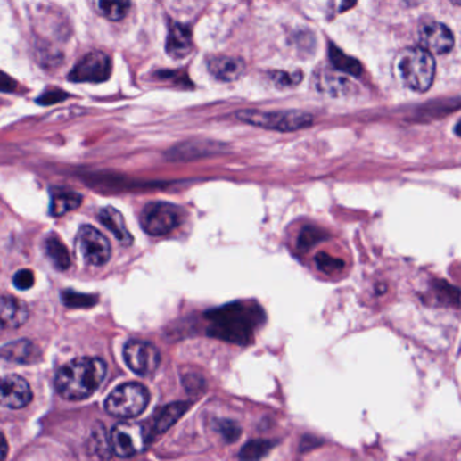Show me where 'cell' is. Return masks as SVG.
Masks as SVG:
<instances>
[{
	"mask_svg": "<svg viewBox=\"0 0 461 461\" xmlns=\"http://www.w3.org/2000/svg\"><path fill=\"white\" fill-rule=\"evenodd\" d=\"M207 335L237 345L251 344L256 329L266 321L263 309L255 302H232L206 313Z\"/></svg>",
	"mask_w": 461,
	"mask_h": 461,
	"instance_id": "1",
	"label": "cell"
},
{
	"mask_svg": "<svg viewBox=\"0 0 461 461\" xmlns=\"http://www.w3.org/2000/svg\"><path fill=\"white\" fill-rule=\"evenodd\" d=\"M107 366L102 358H78L59 369L56 389L68 400L90 398L104 381Z\"/></svg>",
	"mask_w": 461,
	"mask_h": 461,
	"instance_id": "2",
	"label": "cell"
},
{
	"mask_svg": "<svg viewBox=\"0 0 461 461\" xmlns=\"http://www.w3.org/2000/svg\"><path fill=\"white\" fill-rule=\"evenodd\" d=\"M395 78L405 87L416 93H425L433 84L436 75V62L425 49H403L394 62Z\"/></svg>",
	"mask_w": 461,
	"mask_h": 461,
	"instance_id": "3",
	"label": "cell"
},
{
	"mask_svg": "<svg viewBox=\"0 0 461 461\" xmlns=\"http://www.w3.org/2000/svg\"><path fill=\"white\" fill-rule=\"evenodd\" d=\"M237 117L249 125L259 126L263 129L277 132H297L313 125V115L308 112L295 111H259V110H243Z\"/></svg>",
	"mask_w": 461,
	"mask_h": 461,
	"instance_id": "4",
	"label": "cell"
},
{
	"mask_svg": "<svg viewBox=\"0 0 461 461\" xmlns=\"http://www.w3.org/2000/svg\"><path fill=\"white\" fill-rule=\"evenodd\" d=\"M151 395L140 383H126L117 387L104 402L106 411L117 418H136L148 407Z\"/></svg>",
	"mask_w": 461,
	"mask_h": 461,
	"instance_id": "5",
	"label": "cell"
},
{
	"mask_svg": "<svg viewBox=\"0 0 461 461\" xmlns=\"http://www.w3.org/2000/svg\"><path fill=\"white\" fill-rule=\"evenodd\" d=\"M182 222V210L167 202L146 204L141 216V226L151 235H164L177 229Z\"/></svg>",
	"mask_w": 461,
	"mask_h": 461,
	"instance_id": "6",
	"label": "cell"
},
{
	"mask_svg": "<svg viewBox=\"0 0 461 461\" xmlns=\"http://www.w3.org/2000/svg\"><path fill=\"white\" fill-rule=\"evenodd\" d=\"M76 243L81 258L90 266L102 267L110 260L111 246L107 238L95 227H81L78 230Z\"/></svg>",
	"mask_w": 461,
	"mask_h": 461,
	"instance_id": "7",
	"label": "cell"
},
{
	"mask_svg": "<svg viewBox=\"0 0 461 461\" xmlns=\"http://www.w3.org/2000/svg\"><path fill=\"white\" fill-rule=\"evenodd\" d=\"M111 75V59L103 52H91L76 62L70 72L73 83H102Z\"/></svg>",
	"mask_w": 461,
	"mask_h": 461,
	"instance_id": "8",
	"label": "cell"
},
{
	"mask_svg": "<svg viewBox=\"0 0 461 461\" xmlns=\"http://www.w3.org/2000/svg\"><path fill=\"white\" fill-rule=\"evenodd\" d=\"M146 431L135 424H118L110 434L111 450L119 457H132L145 448Z\"/></svg>",
	"mask_w": 461,
	"mask_h": 461,
	"instance_id": "9",
	"label": "cell"
},
{
	"mask_svg": "<svg viewBox=\"0 0 461 461\" xmlns=\"http://www.w3.org/2000/svg\"><path fill=\"white\" fill-rule=\"evenodd\" d=\"M123 358L135 374L149 376L159 368L161 356L151 342H129L123 350Z\"/></svg>",
	"mask_w": 461,
	"mask_h": 461,
	"instance_id": "10",
	"label": "cell"
},
{
	"mask_svg": "<svg viewBox=\"0 0 461 461\" xmlns=\"http://www.w3.org/2000/svg\"><path fill=\"white\" fill-rule=\"evenodd\" d=\"M33 399L30 386L18 375L0 377V406L7 408L26 407Z\"/></svg>",
	"mask_w": 461,
	"mask_h": 461,
	"instance_id": "11",
	"label": "cell"
},
{
	"mask_svg": "<svg viewBox=\"0 0 461 461\" xmlns=\"http://www.w3.org/2000/svg\"><path fill=\"white\" fill-rule=\"evenodd\" d=\"M419 42L429 54H445L452 51L455 38L444 23L429 22L419 28Z\"/></svg>",
	"mask_w": 461,
	"mask_h": 461,
	"instance_id": "12",
	"label": "cell"
},
{
	"mask_svg": "<svg viewBox=\"0 0 461 461\" xmlns=\"http://www.w3.org/2000/svg\"><path fill=\"white\" fill-rule=\"evenodd\" d=\"M314 86L318 93L330 96H345L355 88L347 78L332 70H319L314 76Z\"/></svg>",
	"mask_w": 461,
	"mask_h": 461,
	"instance_id": "13",
	"label": "cell"
},
{
	"mask_svg": "<svg viewBox=\"0 0 461 461\" xmlns=\"http://www.w3.org/2000/svg\"><path fill=\"white\" fill-rule=\"evenodd\" d=\"M28 317L29 309L25 302L14 297L0 298V330L20 327Z\"/></svg>",
	"mask_w": 461,
	"mask_h": 461,
	"instance_id": "14",
	"label": "cell"
},
{
	"mask_svg": "<svg viewBox=\"0 0 461 461\" xmlns=\"http://www.w3.org/2000/svg\"><path fill=\"white\" fill-rule=\"evenodd\" d=\"M193 49V34L187 26L172 22L167 37V54L174 59H183Z\"/></svg>",
	"mask_w": 461,
	"mask_h": 461,
	"instance_id": "15",
	"label": "cell"
},
{
	"mask_svg": "<svg viewBox=\"0 0 461 461\" xmlns=\"http://www.w3.org/2000/svg\"><path fill=\"white\" fill-rule=\"evenodd\" d=\"M207 70L222 81H235L245 70V62L237 57L214 56L207 62Z\"/></svg>",
	"mask_w": 461,
	"mask_h": 461,
	"instance_id": "16",
	"label": "cell"
},
{
	"mask_svg": "<svg viewBox=\"0 0 461 461\" xmlns=\"http://www.w3.org/2000/svg\"><path fill=\"white\" fill-rule=\"evenodd\" d=\"M188 407H190V403L187 402H175L162 407L154 418L152 432L148 433V441L152 440V437L161 436L168 429L172 428L185 416Z\"/></svg>",
	"mask_w": 461,
	"mask_h": 461,
	"instance_id": "17",
	"label": "cell"
},
{
	"mask_svg": "<svg viewBox=\"0 0 461 461\" xmlns=\"http://www.w3.org/2000/svg\"><path fill=\"white\" fill-rule=\"evenodd\" d=\"M99 219L107 230L112 233L115 238L123 245H130L133 243L132 235L126 227L125 218L114 207H104L99 213Z\"/></svg>",
	"mask_w": 461,
	"mask_h": 461,
	"instance_id": "18",
	"label": "cell"
},
{
	"mask_svg": "<svg viewBox=\"0 0 461 461\" xmlns=\"http://www.w3.org/2000/svg\"><path fill=\"white\" fill-rule=\"evenodd\" d=\"M37 348L33 342L28 340L12 342L4 345L0 350V356L7 360L17 361V363H31L36 360Z\"/></svg>",
	"mask_w": 461,
	"mask_h": 461,
	"instance_id": "19",
	"label": "cell"
},
{
	"mask_svg": "<svg viewBox=\"0 0 461 461\" xmlns=\"http://www.w3.org/2000/svg\"><path fill=\"white\" fill-rule=\"evenodd\" d=\"M81 204V196L73 191H52L51 214L54 217H62L78 209Z\"/></svg>",
	"mask_w": 461,
	"mask_h": 461,
	"instance_id": "20",
	"label": "cell"
},
{
	"mask_svg": "<svg viewBox=\"0 0 461 461\" xmlns=\"http://www.w3.org/2000/svg\"><path fill=\"white\" fill-rule=\"evenodd\" d=\"M45 251L54 268L59 269V271H65V269L70 268V251L57 235H51V237L46 238Z\"/></svg>",
	"mask_w": 461,
	"mask_h": 461,
	"instance_id": "21",
	"label": "cell"
},
{
	"mask_svg": "<svg viewBox=\"0 0 461 461\" xmlns=\"http://www.w3.org/2000/svg\"><path fill=\"white\" fill-rule=\"evenodd\" d=\"M329 59L330 62L334 65L335 70H339L345 75L360 76L363 73V68H361L358 60L348 56L342 49L337 48L333 44L329 45Z\"/></svg>",
	"mask_w": 461,
	"mask_h": 461,
	"instance_id": "22",
	"label": "cell"
},
{
	"mask_svg": "<svg viewBox=\"0 0 461 461\" xmlns=\"http://www.w3.org/2000/svg\"><path fill=\"white\" fill-rule=\"evenodd\" d=\"M96 10L106 20L118 22L129 12L130 0H95Z\"/></svg>",
	"mask_w": 461,
	"mask_h": 461,
	"instance_id": "23",
	"label": "cell"
},
{
	"mask_svg": "<svg viewBox=\"0 0 461 461\" xmlns=\"http://www.w3.org/2000/svg\"><path fill=\"white\" fill-rule=\"evenodd\" d=\"M224 145L214 143V141H199V143H191L179 149L182 152V156L185 159H195V157L210 156L216 152H221Z\"/></svg>",
	"mask_w": 461,
	"mask_h": 461,
	"instance_id": "24",
	"label": "cell"
},
{
	"mask_svg": "<svg viewBox=\"0 0 461 461\" xmlns=\"http://www.w3.org/2000/svg\"><path fill=\"white\" fill-rule=\"evenodd\" d=\"M276 442L269 440H251L248 444L243 445L240 452V458L243 460H258L264 457Z\"/></svg>",
	"mask_w": 461,
	"mask_h": 461,
	"instance_id": "25",
	"label": "cell"
},
{
	"mask_svg": "<svg viewBox=\"0 0 461 461\" xmlns=\"http://www.w3.org/2000/svg\"><path fill=\"white\" fill-rule=\"evenodd\" d=\"M326 237L327 235H325L324 232L317 229V227H305V229L300 232V240H298V248L303 251H309V249L313 248L317 243L325 240Z\"/></svg>",
	"mask_w": 461,
	"mask_h": 461,
	"instance_id": "26",
	"label": "cell"
},
{
	"mask_svg": "<svg viewBox=\"0 0 461 461\" xmlns=\"http://www.w3.org/2000/svg\"><path fill=\"white\" fill-rule=\"evenodd\" d=\"M316 264L319 271L325 272L327 275L335 274V272L342 271V268H344V261L332 258L325 251H321V253L317 255Z\"/></svg>",
	"mask_w": 461,
	"mask_h": 461,
	"instance_id": "27",
	"label": "cell"
},
{
	"mask_svg": "<svg viewBox=\"0 0 461 461\" xmlns=\"http://www.w3.org/2000/svg\"><path fill=\"white\" fill-rule=\"evenodd\" d=\"M217 431L221 433V436L224 437L225 441L232 442L237 441L238 437L241 436V428L238 426V424L233 423V421H219L218 425H217Z\"/></svg>",
	"mask_w": 461,
	"mask_h": 461,
	"instance_id": "28",
	"label": "cell"
},
{
	"mask_svg": "<svg viewBox=\"0 0 461 461\" xmlns=\"http://www.w3.org/2000/svg\"><path fill=\"white\" fill-rule=\"evenodd\" d=\"M62 298H64L65 305L70 306V308H86V306H93L96 302L94 297L80 295V293L70 292V291L62 293Z\"/></svg>",
	"mask_w": 461,
	"mask_h": 461,
	"instance_id": "29",
	"label": "cell"
},
{
	"mask_svg": "<svg viewBox=\"0 0 461 461\" xmlns=\"http://www.w3.org/2000/svg\"><path fill=\"white\" fill-rule=\"evenodd\" d=\"M12 282H14V285L18 290L26 291L33 287L36 279H34V274L30 269H21V271L14 275Z\"/></svg>",
	"mask_w": 461,
	"mask_h": 461,
	"instance_id": "30",
	"label": "cell"
},
{
	"mask_svg": "<svg viewBox=\"0 0 461 461\" xmlns=\"http://www.w3.org/2000/svg\"><path fill=\"white\" fill-rule=\"evenodd\" d=\"M274 78L279 86L293 87V86H297V84L300 83V80H302V72H295L293 75H290V73L277 72L275 73Z\"/></svg>",
	"mask_w": 461,
	"mask_h": 461,
	"instance_id": "31",
	"label": "cell"
},
{
	"mask_svg": "<svg viewBox=\"0 0 461 461\" xmlns=\"http://www.w3.org/2000/svg\"><path fill=\"white\" fill-rule=\"evenodd\" d=\"M358 0H330L329 2V12L332 17L337 14H342V12H348L355 6Z\"/></svg>",
	"mask_w": 461,
	"mask_h": 461,
	"instance_id": "32",
	"label": "cell"
},
{
	"mask_svg": "<svg viewBox=\"0 0 461 461\" xmlns=\"http://www.w3.org/2000/svg\"><path fill=\"white\" fill-rule=\"evenodd\" d=\"M17 90V81L0 70V93H12Z\"/></svg>",
	"mask_w": 461,
	"mask_h": 461,
	"instance_id": "33",
	"label": "cell"
},
{
	"mask_svg": "<svg viewBox=\"0 0 461 461\" xmlns=\"http://www.w3.org/2000/svg\"><path fill=\"white\" fill-rule=\"evenodd\" d=\"M65 94L60 90L49 91V93L44 94V95L39 96L38 103L41 104H51L54 103V102L62 101L65 98Z\"/></svg>",
	"mask_w": 461,
	"mask_h": 461,
	"instance_id": "34",
	"label": "cell"
},
{
	"mask_svg": "<svg viewBox=\"0 0 461 461\" xmlns=\"http://www.w3.org/2000/svg\"><path fill=\"white\" fill-rule=\"evenodd\" d=\"M321 444L319 439H314V437H303L302 445H300V452H308V450L313 449V448L318 447Z\"/></svg>",
	"mask_w": 461,
	"mask_h": 461,
	"instance_id": "35",
	"label": "cell"
},
{
	"mask_svg": "<svg viewBox=\"0 0 461 461\" xmlns=\"http://www.w3.org/2000/svg\"><path fill=\"white\" fill-rule=\"evenodd\" d=\"M9 453V444H7L6 437L0 433V460H4Z\"/></svg>",
	"mask_w": 461,
	"mask_h": 461,
	"instance_id": "36",
	"label": "cell"
},
{
	"mask_svg": "<svg viewBox=\"0 0 461 461\" xmlns=\"http://www.w3.org/2000/svg\"><path fill=\"white\" fill-rule=\"evenodd\" d=\"M450 2L455 4H460L461 0H450Z\"/></svg>",
	"mask_w": 461,
	"mask_h": 461,
	"instance_id": "37",
	"label": "cell"
}]
</instances>
